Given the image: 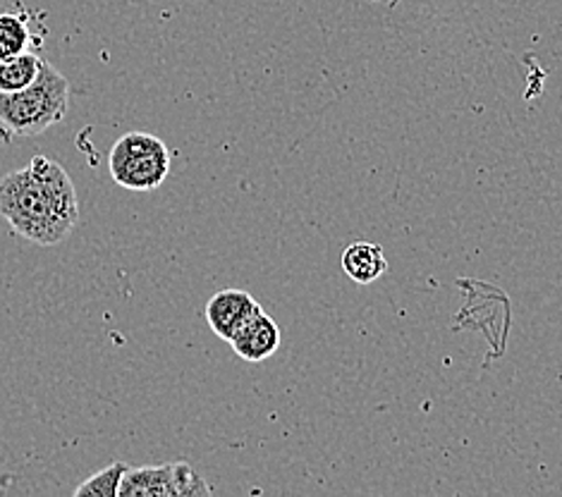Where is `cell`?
Listing matches in <instances>:
<instances>
[{"mask_svg":"<svg viewBox=\"0 0 562 497\" xmlns=\"http://www.w3.org/2000/svg\"><path fill=\"white\" fill-rule=\"evenodd\" d=\"M0 218L38 247L60 245L79 221L68 170L38 154L26 168L8 172L0 180Z\"/></svg>","mask_w":562,"mask_h":497,"instance_id":"1","label":"cell"},{"mask_svg":"<svg viewBox=\"0 0 562 497\" xmlns=\"http://www.w3.org/2000/svg\"><path fill=\"white\" fill-rule=\"evenodd\" d=\"M70 84L48 60L34 82L15 93H0V127L15 137H36L68 113Z\"/></svg>","mask_w":562,"mask_h":497,"instance_id":"2","label":"cell"},{"mask_svg":"<svg viewBox=\"0 0 562 497\" xmlns=\"http://www.w3.org/2000/svg\"><path fill=\"white\" fill-rule=\"evenodd\" d=\"M111 178L130 192H154L170 174L168 146L149 132H127L109 158Z\"/></svg>","mask_w":562,"mask_h":497,"instance_id":"3","label":"cell"},{"mask_svg":"<svg viewBox=\"0 0 562 497\" xmlns=\"http://www.w3.org/2000/svg\"><path fill=\"white\" fill-rule=\"evenodd\" d=\"M194 497L211 495V488L187 462H172L164 466L130 468L120 483L117 497Z\"/></svg>","mask_w":562,"mask_h":497,"instance_id":"4","label":"cell"},{"mask_svg":"<svg viewBox=\"0 0 562 497\" xmlns=\"http://www.w3.org/2000/svg\"><path fill=\"white\" fill-rule=\"evenodd\" d=\"M261 312V304L245 290L227 287L213 294L206 304V320L211 330L221 340L231 342L237 330H243L249 320Z\"/></svg>","mask_w":562,"mask_h":497,"instance_id":"5","label":"cell"},{"mask_svg":"<svg viewBox=\"0 0 562 497\" xmlns=\"http://www.w3.org/2000/svg\"><path fill=\"white\" fill-rule=\"evenodd\" d=\"M231 347L239 359L249 361V364H261V361L271 359L280 349V328L261 308L243 330L235 332Z\"/></svg>","mask_w":562,"mask_h":497,"instance_id":"6","label":"cell"},{"mask_svg":"<svg viewBox=\"0 0 562 497\" xmlns=\"http://www.w3.org/2000/svg\"><path fill=\"white\" fill-rule=\"evenodd\" d=\"M342 271L357 285H371L387 273V257L376 241H352L342 251Z\"/></svg>","mask_w":562,"mask_h":497,"instance_id":"7","label":"cell"},{"mask_svg":"<svg viewBox=\"0 0 562 497\" xmlns=\"http://www.w3.org/2000/svg\"><path fill=\"white\" fill-rule=\"evenodd\" d=\"M44 58H38L36 53L26 50L18 58L0 60V93H15L30 87L42 70Z\"/></svg>","mask_w":562,"mask_h":497,"instance_id":"8","label":"cell"},{"mask_svg":"<svg viewBox=\"0 0 562 497\" xmlns=\"http://www.w3.org/2000/svg\"><path fill=\"white\" fill-rule=\"evenodd\" d=\"M32 32L26 20L12 12H0V60L18 58L30 50Z\"/></svg>","mask_w":562,"mask_h":497,"instance_id":"9","label":"cell"},{"mask_svg":"<svg viewBox=\"0 0 562 497\" xmlns=\"http://www.w3.org/2000/svg\"><path fill=\"white\" fill-rule=\"evenodd\" d=\"M127 472V464L115 462L111 466H105L103 472L89 476L82 486H77L75 495L85 497V495H93V497H117L120 483H123V476Z\"/></svg>","mask_w":562,"mask_h":497,"instance_id":"10","label":"cell"}]
</instances>
